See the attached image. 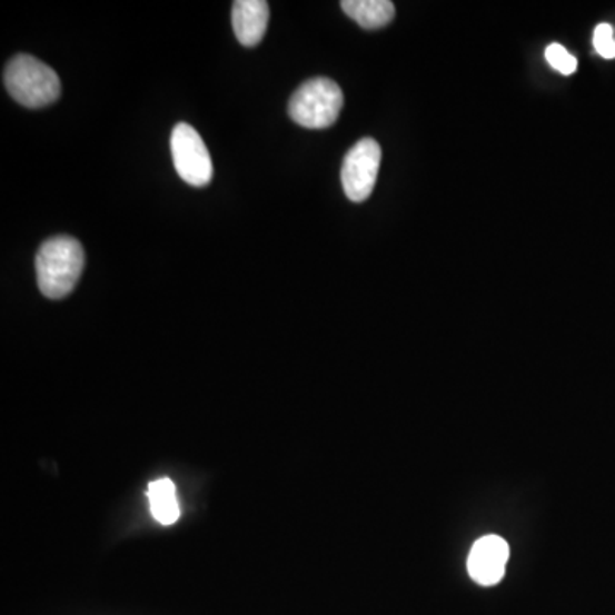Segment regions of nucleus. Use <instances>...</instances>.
Masks as SVG:
<instances>
[{"instance_id":"nucleus-1","label":"nucleus","mask_w":615,"mask_h":615,"mask_svg":"<svg viewBox=\"0 0 615 615\" xmlns=\"http://www.w3.org/2000/svg\"><path fill=\"white\" fill-rule=\"evenodd\" d=\"M85 269V248L76 238L56 236L37 254L38 288L49 299H62L75 291Z\"/></svg>"},{"instance_id":"nucleus-2","label":"nucleus","mask_w":615,"mask_h":615,"mask_svg":"<svg viewBox=\"0 0 615 615\" xmlns=\"http://www.w3.org/2000/svg\"><path fill=\"white\" fill-rule=\"evenodd\" d=\"M4 86L18 103L27 108H43L56 103L62 92L59 76L52 67L21 53L9 60Z\"/></svg>"},{"instance_id":"nucleus-3","label":"nucleus","mask_w":615,"mask_h":615,"mask_svg":"<svg viewBox=\"0 0 615 615\" xmlns=\"http://www.w3.org/2000/svg\"><path fill=\"white\" fill-rule=\"evenodd\" d=\"M340 86L328 78H315L299 86L289 100V117L305 129L321 130L333 127L343 110Z\"/></svg>"},{"instance_id":"nucleus-4","label":"nucleus","mask_w":615,"mask_h":615,"mask_svg":"<svg viewBox=\"0 0 615 615\" xmlns=\"http://www.w3.org/2000/svg\"><path fill=\"white\" fill-rule=\"evenodd\" d=\"M171 156L177 173L185 183L206 187L212 180V159L200 133L192 126L181 122L171 132Z\"/></svg>"},{"instance_id":"nucleus-5","label":"nucleus","mask_w":615,"mask_h":615,"mask_svg":"<svg viewBox=\"0 0 615 615\" xmlns=\"http://www.w3.org/2000/svg\"><path fill=\"white\" fill-rule=\"evenodd\" d=\"M381 148L376 140L363 139L354 146L344 159V192L353 202H365L375 190L376 178L380 171Z\"/></svg>"},{"instance_id":"nucleus-6","label":"nucleus","mask_w":615,"mask_h":615,"mask_svg":"<svg viewBox=\"0 0 615 615\" xmlns=\"http://www.w3.org/2000/svg\"><path fill=\"white\" fill-rule=\"evenodd\" d=\"M509 547L505 538L486 535L472 547L468 556V575L483 586H493L502 582L508 563Z\"/></svg>"},{"instance_id":"nucleus-7","label":"nucleus","mask_w":615,"mask_h":615,"mask_svg":"<svg viewBox=\"0 0 615 615\" xmlns=\"http://www.w3.org/2000/svg\"><path fill=\"white\" fill-rule=\"evenodd\" d=\"M269 4L266 0H236L231 22L236 38L244 47H257L269 27Z\"/></svg>"},{"instance_id":"nucleus-8","label":"nucleus","mask_w":615,"mask_h":615,"mask_svg":"<svg viewBox=\"0 0 615 615\" xmlns=\"http://www.w3.org/2000/svg\"><path fill=\"white\" fill-rule=\"evenodd\" d=\"M340 8L365 30L387 27L395 18V6L390 0H344Z\"/></svg>"},{"instance_id":"nucleus-9","label":"nucleus","mask_w":615,"mask_h":615,"mask_svg":"<svg viewBox=\"0 0 615 615\" xmlns=\"http://www.w3.org/2000/svg\"><path fill=\"white\" fill-rule=\"evenodd\" d=\"M148 498L152 518L158 524L165 525V527L177 524V519L180 518V505H178L173 480H152L148 487Z\"/></svg>"},{"instance_id":"nucleus-10","label":"nucleus","mask_w":615,"mask_h":615,"mask_svg":"<svg viewBox=\"0 0 615 615\" xmlns=\"http://www.w3.org/2000/svg\"><path fill=\"white\" fill-rule=\"evenodd\" d=\"M546 59L550 67H554L563 76H572L578 67V60L567 52L563 44H549L546 49Z\"/></svg>"},{"instance_id":"nucleus-11","label":"nucleus","mask_w":615,"mask_h":615,"mask_svg":"<svg viewBox=\"0 0 615 615\" xmlns=\"http://www.w3.org/2000/svg\"><path fill=\"white\" fill-rule=\"evenodd\" d=\"M594 47L604 59H615L614 28L611 24H598L594 34Z\"/></svg>"}]
</instances>
